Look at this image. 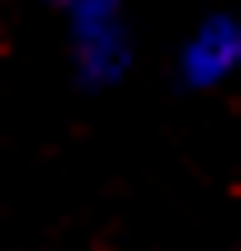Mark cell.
I'll return each mask as SVG.
<instances>
[{
  "mask_svg": "<svg viewBox=\"0 0 241 251\" xmlns=\"http://www.w3.org/2000/svg\"><path fill=\"white\" fill-rule=\"evenodd\" d=\"M75 46V71L91 86H111L131 66V35H126V0H60Z\"/></svg>",
  "mask_w": 241,
  "mask_h": 251,
  "instance_id": "cell-1",
  "label": "cell"
},
{
  "mask_svg": "<svg viewBox=\"0 0 241 251\" xmlns=\"http://www.w3.org/2000/svg\"><path fill=\"white\" fill-rule=\"evenodd\" d=\"M181 75L186 86H226L241 75V20L236 15H211L191 30V40L181 46Z\"/></svg>",
  "mask_w": 241,
  "mask_h": 251,
  "instance_id": "cell-2",
  "label": "cell"
}]
</instances>
